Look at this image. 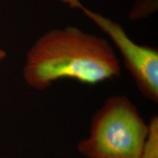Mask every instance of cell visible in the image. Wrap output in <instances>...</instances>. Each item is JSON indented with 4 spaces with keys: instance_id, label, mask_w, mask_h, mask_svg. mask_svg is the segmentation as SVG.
<instances>
[{
    "instance_id": "obj_1",
    "label": "cell",
    "mask_w": 158,
    "mask_h": 158,
    "mask_svg": "<svg viewBox=\"0 0 158 158\" xmlns=\"http://www.w3.org/2000/svg\"><path fill=\"white\" fill-rule=\"evenodd\" d=\"M121 67L106 39L75 27L52 29L36 41L27 55L23 77L38 90L60 79L95 85L118 77Z\"/></svg>"
},
{
    "instance_id": "obj_2",
    "label": "cell",
    "mask_w": 158,
    "mask_h": 158,
    "mask_svg": "<svg viewBox=\"0 0 158 158\" xmlns=\"http://www.w3.org/2000/svg\"><path fill=\"white\" fill-rule=\"evenodd\" d=\"M148 124L127 96L108 98L91 119L89 134L78 142L85 158H139Z\"/></svg>"
},
{
    "instance_id": "obj_3",
    "label": "cell",
    "mask_w": 158,
    "mask_h": 158,
    "mask_svg": "<svg viewBox=\"0 0 158 158\" xmlns=\"http://www.w3.org/2000/svg\"><path fill=\"white\" fill-rule=\"evenodd\" d=\"M71 7L81 9L109 35L123 57L124 66L131 74L141 93L153 102L158 101V51L140 45L127 36L117 23L85 7L78 0H60Z\"/></svg>"
},
{
    "instance_id": "obj_4",
    "label": "cell",
    "mask_w": 158,
    "mask_h": 158,
    "mask_svg": "<svg viewBox=\"0 0 158 158\" xmlns=\"http://www.w3.org/2000/svg\"><path fill=\"white\" fill-rule=\"evenodd\" d=\"M139 158H158V117L154 115L148 123V133Z\"/></svg>"
},
{
    "instance_id": "obj_5",
    "label": "cell",
    "mask_w": 158,
    "mask_h": 158,
    "mask_svg": "<svg viewBox=\"0 0 158 158\" xmlns=\"http://www.w3.org/2000/svg\"><path fill=\"white\" fill-rule=\"evenodd\" d=\"M5 55H6V54H5V51H3L2 49L0 48V61L2 60V59L5 58Z\"/></svg>"
}]
</instances>
